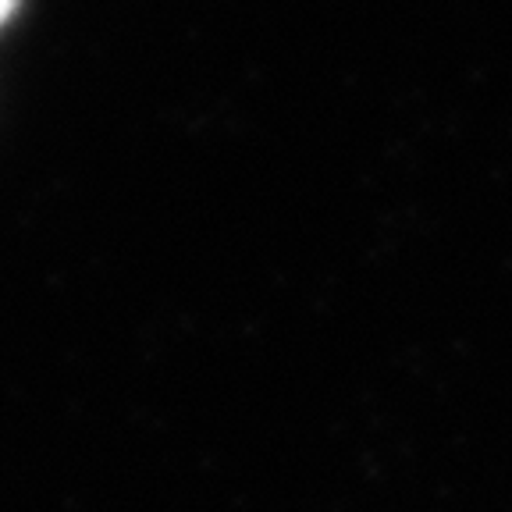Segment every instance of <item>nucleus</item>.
Here are the masks:
<instances>
[{
  "instance_id": "obj_1",
  "label": "nucleus",
  "mask_w": 512,
  "mask_h": 512,
  "mask_svg": "<svg viewBox=\"0 0 512 512\" xmlns=\"http://www.w3.org/2000/svg\"><path fill=\"white\" fill-rule=\"evenodd\" d=\"M15 4H18V0H0V22H4L11 11H15Z\"/></svg>"
}]
</instances>
